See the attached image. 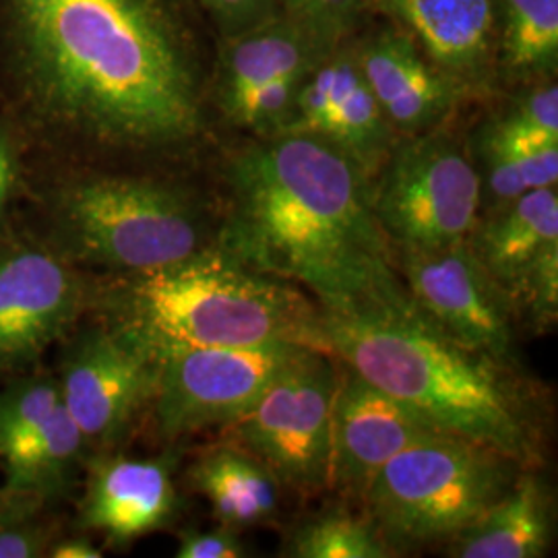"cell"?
I'll return each instance as SVG.
<instances>
[{
    "label": "cell",
    "mask_w": 558,
    "mask_h": 558,
    "mask_svg": "<svg viewBox=\"0 0 558 558\" xmlns=\"http://www.w3.org/2000/svg\"><path fill=\"white\" fill-rule=\"evenodd\" d=\"M482 154L486 161V180L480 179L482 193L488 191L493 211L527 191L557 186L558 143L502 140L486 131Z\"/></svg>",
    "instance_id": "cell-23"
},
{
    "label": "cell",
    "mask_w": 558,
    "mask_h": 558,
    "mask_svg": "<svg viewBox=\"0 0 558 558\" xmlns=\"http://www.w3.org/2000/svg\"><path fill=\"white\" fill-rule=\"evenodd\" d=\"M393 257L420 319L465 348L518 366L515 304L465 240L440 248H393Z\"/></svg>",
    "instance_id": "cell-10"
},
{
    "label": "cell",
    "mask_w": 558,
    "mask_h": 558,
    "mask_svg": "<svg viewBox=\"0 0 558 558\" xmlns=\"http://www.w3.org/2000/svg\"><path fill=\"white\" fill-rule=\"evenodd\" d=\"M435 435L440 433L405 403L339 362L331 412V488L350 499H364L389 459Z\"/></svg>",
    "instance_id": "cell-13"
},
{
    "label": "cell",
    "mask_w": 558,
    "mask_h": 558,
    "mask_svg": "<svg viewBox=\"0 0 558 558\" xmlns=\"http://www.w3.org/2000/svg\"><path fill=\"white\" fill-rule=\"evenodd\" d=\"M290 558H389L396 553L380 538L371 519L331 511L302 523L283 544Z\"/></svg>",
    "instance_id": "cell-25"
},
{
    "label": "cell",
    "mask_w": 558,
    "mask_h": 558,
    "mask_svg": "<svg viewBox=\"0 0 558 558\" xmlns=\"http://www.w3.org/2000/svg\"><path fill=\"white\" fill-rule=\"evenodd\" d=\"M502 48L511 71L521 75L555 69L558 57V0H502Z\"/></svg>",
    "instance_id": "cell-24"
},
{
    "label": "cell",
    "mask_w": 558,
    "mask_h": 558,
    "mask_svg": "<svg viewBox=\"0 0 558 558\" xmlns=\"http://www.w3.org/2000/svg\"><path fill=\"white\" fill-rule=\"evenodd\" d=\"M85 449L89 447L80 426L60 401L40 430L20 440L0 458L4 465L2 488L34 495L48 505L62 499L73 488L85 459Z\"/></svg>",
    "instance_id": "cell-20"
},
{
    "label": "cell",
    "mask_w": 558,
    "mask_h": 558,
    "mask_svg": "<svg viewBox=\"0 0 558 558\" xmlns=\"http://www.w3.org/2000/svg\"><path fill=\"white\" fill-rule=\"evenodd\" d=\"M553 499L546 484L523 470L515 484L482 518L453 538L458 558H539L553 539Z\"/></svg>",
    "instance_id": "cell-17"
},
{
    "label": "cell",
    "mask_w": 558,
    "mask_h": 558,
    "mask_svg": "<svg viewBox=\"0 0 558 558\" xmlns=\"http://www.w3.org/2000/svg\"><path fill=\"white\" fill-rule=\"evenodd\" d=\"M329 104L315 135L333 143L368 172L389 151L391 124L362 77L356 60H333L329 62Z\"/></svg>",
    "instance_id": "cell-21"
},
{
    "label": "cell",
    "mask_w": 558,
    "mask_h": 558,
    "mask_svg": "<svg viewBox=\"0 0 558 558\" xmlns=\"http://www.w3.org/2000/svg\"><path fill=\"white\" fill-rule=\"evenodd\" d=\"M518 317L538 331H550L558 319V242H553L509 286Z\"/></svg>",
    "instance_id": "cell-28"
},
{
    "label": "cell",
    "mask_w": 558,
    "mask_h": 558,
    "mask_svg": "<svg viewBox=\"0 0 558 558\" xmlns=\"http://www.w3.org/2000/svg\"><path fill=\"white\" fill-rule=\"evenodd\" d=\"M46 507L34 495L0 488V558L48 557L57 534Z\"/></svg>",
    "instance_id": "cell-27"
},
{
    "label": "cell",
    "mask_w": 558,
    "mask_h": 558,
    "mask_svg": "<svg viewBox=\"0 0 558 558\" xmlns=\"http://www.w3.org/2000/svg\"><path fill=\"white\" fill-rule=\"evenodd\" d=\"M306 350L313 348L274 341L166 354L151 403L161 437L180 439L239 418Z\"/></svg>",
    "instance_id": "cell-9"
},
{
    "label": "cell",
    "mask_w": 558,
    "mask_h": 558,
    "mask_svg": "<svg viewBox=\"0 0 558 558\" xmlns=\"http://www.w3.org/2000/svg\"><path fill=\"white\" fill-rule=\"evenodd\" d=\"M447 75L478 73L493 46V0H377Z\"/></svg>",
    "instance_id": "cell-16"
},
{
    "label": "cell",
    "mask_w": 558,
    "mask_h": 558,
    "mask_svg": "<svg viewBox=\"0 0 558 558\" xmlns=\"http://www.w3.org/2000/svg\"><path fill=\"white\" fill-rule=\"evenodd\" d=\"M21 179V147L11 124L0 120V221L17 193Z\"/></svg>",
    "instance_id": "cell-31"
},
{
    "label": "cell",
    "mask_w": 558,
    "mask_h": 558,
    "mask_svg": "<svg viewBox=\"0 0 558 558\" xmlns=\"http://www.w3.org/2000/svg\"><path fill=\"white\" fill-rule=\"evenodd\" d=\"M80 523L114 546L168 527L179 511L174 461L94 456L87 465Z\"/></svg>",
    "instance_id": "cell-14"
},
{
    "label": "cell",
    "mask_w": 558,
    "mask_h": 558,
    "mask_svg": "<svg viewBox=\"0 0 558 558\" xmlns=\"http://www.w3.org/2000/svg\"><path fill=\"white\" fill-rule=\"evenodd\" d=\"M228 189L216 242L230 255L296 286L327 315L414 313L366 172L333 143L263 137L232 158Z\"/></svg>",
    "instance_id": "cell-2"
},
{
    "label": "cell",
    "mask_w": 558,
    "mask_h": 558,
    "mask_svg": "<svg viewBox=\"0 0 558 558\" xmlns=\"http://www.w3.org/2000/svg\"><path fill=\"white\" fill-rule=\"evenodd\" d=\"M207 2L214 4L220 13H228V15H236L255 4V0H207Z\"/></svg>",
    "instance_id": "cell-34"
},
{
    "label": "cell",
    "mask_w": 558,
    "mask_h": 558,
    "mask_svg": "<svg viewBox=\"0 0 558 558\" xmlns=\"http://www.w3.org/2000/svg\"><path fill=\"white\" fill-rule=\"evenodd\" d=\"M48 557L52 558H100L101 550L87 536L59 539L50 546Z\"/></svg>",
    "instance_id": "cell-33"
},
{
    "label": "cell",
    "mask_w": 558,
    "mask_h": 558,
    "mask_svg": "<svg viewBox=\"0 0 558 558\" xmlns=\"http://www.w3.org/2000/svg\"><path fill=\"white\" fill-rule=\"evenodd\" d=\"M488 131L502 140L558 143L557 85H548L527 94Z\"/></svg>",
    "instance_id": "cell-29"
},
{
    "label": "cell",
    "mask_w": 558,
    "mask_h": 558,
    "mask_svg": "<svg viewBox=\"0 0 558 558\" xmlns=\"http://www.w3.org/2000/svg\"><path fill=\"white\" fill-rule=\"evenodd\" d=\"M193 488L209 500L221 525L253 527L276 518L278 478L259 459L230 442L205 451L189 472Z\"/></svg>",
    "instance_id": "cell-19"
},
{
    "label": "cell",
    "mask_w": 558,
    "mask_h": 558,
    "mask_svg": "<svg viewBox=\"0 0 558 558\" xmlns=\"http://www.w3.org/2000/svg\"><path fill=\"white\" fill-rule=\"evenodd\" d=\"M101 323L160 360L193 348L290 341L329 354L319 304L214 240L174 265L104 279L89 292Z\"/></svg>",
    "instance_id": "cell-4"
},
{
    "label": "cell",
    "mask_w": 558,
    "mask_h": 558,
    "mask_svg": "<svg viewBox=\"0 0 558 558\" xmlns=\"http://www.w3.org/2000/svg\"><path fill=\"white\" fill-rule=\"evenodd\" d=\"M523 470L495 449L435 435L389 459L362 500L366 518L399 555L458 538L515 484Z\"/></svg>",
    "instance_id": "cell-6"
},
{
    "label": "cell",
    "mask_w": 558,
    "mask_h": 558,
    "mask_svg": "<svg viewBox=\"0 0 558 558\" xmlns=\"http://www.w3.org/2000/svg\"><path fill=\"white\" fill-rule=\"evenodd\" d=\"M356 62L385 119L403 133L433 129L458 101L456 81L430 66L403 36L371 41Z\"/></svg>",
    "instance_id": "cell-15"
},
{
    "label": "cell",
    "mask_w": 558,
    "mask_h": 558,
    "mask_svg": "<svg viewBox=\"0 0 558 558\" xmlns=\"http://www.w3.org/2000/svg\"><path fill=\"white\" fill-rule=\"evenodd\" d=\"M89 304L73 263L32 242L0 244V373L32 364Z\"/></svg>",
    "instance_id": "cell-12"
},
{
    "label": "cell",
    "mask_w": 558,
    "mask_h": 558,
    "mask_svg": "<svg viewBox=\"0 0 558 558\" xmlns=\"http://www.w3.org/2000/svg\"><path fill=\"white\" fill-rule=\"evenodd\" d=\"M0 59L46 133L117 149L199 135L195 64L166 0H0Z\"/></svg>",
    "instance_id": "cell-1"
},
{
    "label": "cell",
    "mask_w": 558,
    "mask_h": 558,
    "mask_svg": "<svg viewBox=\"0 0 558 558\" xmlns=\"http://www.w3.org/2000/svg\"><path fill=\"white\" fill-rule=\"evenodd\" d=\"M311 66L308 41L292 25H271L240 40L226 57L221 106L228 112L260 85Z\"/></svg>",
    "instance_id": "cell-22"
},
{
    "label": "cell",
    "mask_w": 558,
    "mask_h": 558,
    "mask_svg": "<svg viewBox=\"0 0 558 558\" xmlns=\"http://www.w3.org/2000/svg\"><path fill=\"white\" fill-rule=\"evenodd\" d=\"M329 354L405 403L440 435L495 449L534 470L542 461L538 393L515 364L465 348L418 313H323Z\"/></svg>",
    "instance_id": "cell-3"
},
{
    "label": "cell",
    "mask_w": 558,
    "mask_h": 558,
    "mask_svg": "<svg viewBox=\"0 0 558 558\" xmlns=\"http://www.w3.org/2000/svg\"><path fill=\"white\" fill-rule=\"evenodd\" d=\"M62 401L59 380L27 377L0 391V458L40 430Z\"/></svg>",
    "instance_id": "cell-26"
},
{
    "label": "cell",
    "mask_w": 558,
    "mask_h": 558,
    "mask_svg": "<svg viewBox=\"0 0 558 558\" xmlns=\"http://www.w3.org/2000/svg\"><path fill=\"white\" fill-rule=\"evenodd\" d=\"M60 255L110 276L154 271L197 255L214 239L195 199L166 180L87 174L52 197Z\"/></svg>",
    "instance_id": "cell-5"
},
{
    "label": "cell",
    "mask_w": 558,
    "mask_h": 558,
    "mask_svg": "<svg viewBox=\"0 0 558 558\" xmlns=\"http://www.w3.org/2000/svg\"><path fill=\"white\" fill-rule=\"evenodd\" d=\"M380 230L393 248H440L468 240L484 193L474 163L445 135L399 143L373 186Z\"/></svg>",
    "instance_id": "cell-8"
},
{
    "label": "cell",
    "mask_w": 558,
    "mask_h": 558,
    "mask_svg": "<svg viewBox=\"0 0 558 558\" xmlns=\"http://www.w3.org/2000/svg\"><path fill=\"white\" fill-rule=\"evenodd\" d=\"M177 558H242L248 557L239 530L221 525L207 532H184L180 536Z\"/></svg>",
    "instance_id": "cell-30"
},
{
    "label": "cell",
    "mask_w": 558,
    "mask_h": 558,
    "mask_svg": "<svg viewBox=\"0 0 558 558\" xmlns=\"http://www.w3.org/2000/svg\"><path fill=\"white\" fill-rule=\"evenodd\" d=\"M468 246L505 290L539 253L558 242L557 186L523 193L480 218Z\"/></svg>",
    "instance_id": "cell-18"
},
{
    "label": "cell",
    "mask_w": 558,
    "mask_h": 558,
    "mask_svg": "<svg viewBox=\"0 0 558 558\" xmlns=\"http://www.w3.org/2000/svg\"><path fill=\"white\" fill-rule=\"evenodd\" d=\"M292 7L302 17L319 27H336L341 21L348 20L359 0H290Z\"/></svg>",
    "instance_id": "cell-32"
},
{
    "label": "cell",
    "mask_w": 558,
    "mask_h": 558,
    "mask_svg": "<svg viewBox=\"0 0 558 558\" xmlns=\"http://www.w3.org/2000/svg\"><path fill=\"white\" fill-rule=\"evenodd\" d=\"M338 380L336 356L306 350L248 410L221 426L223 442L259 459L283 486L300 493L329 488Z\"/></svg>",
    "instance_id": "cell-7"
},
{
    "label": "cell",
    "mask_w": 558,
    "mask_h": 558,
    "mask_svg": "<svg viewBox=\"0 0 558 558\" xmlns=\"http://www.w3.org/2000/svg\"><path fill=\"white\" fill-rule=\"evenodd\" d=\"M160 360L108 325L85 329L62 362L60 396L92 449L112 447L158 391Z\"/></svg>",
    "instance_id": "cell-11"
}]
</instances>
